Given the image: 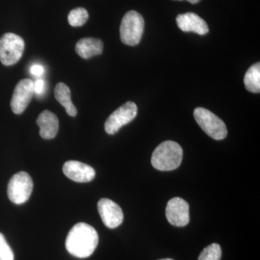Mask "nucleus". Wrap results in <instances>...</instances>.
Here are the masks:
<instances>
[{
    "label": "nucleus",
    "instance_id": "obj_21",
    "mask_svg": "<svg viewBox=\"0 0 260 260\" xmlns=\"http://www.w3.org/2000/svg\"><path fill=\"white\" fill-rule=\"evenodd\" d=\"M30 72L32 75L41 76V75L44 74V66L38 64L32 65V66L30 67Z\"/></svg>",
    "mask_w": 260,
    "mask_h": 260
},
{
    "label": "nucleus",
    "instance_id": "obj_9",
    "mask_svg": "<svg viewBox=\"0 0 260 260\" xmlns=\"http://www.w3.org/2000/svg\"><path fill=\"white\" fill-rule=\"evenodd\" d=\"M166 215L174 226L184 227L189 223V204L180 198H174L168 203Z\"/></svg>",
    "mask_w": 260,
    "mask_h": 260
},
{
    "label": "nucleus",
    "instance_id": "obj_22",
    "mask_svg": "<svg viewBox=\"0 0 260 260\" xmlns=\"http://www.w3.org/2000/svg\"><path fill=\"white\" fill-rule=\"evenodd\" d=\"M179 1H183V0H179ZM186 1L189 2L191 4H197V3H200L201 0H186Z\"/></svg>",
    "mask_w": 260,
    "mask_h": 260
},
{
    "label": "nucleus",
    "instance_id": "obj_3",
    "mask_svg": "<svg viewBox=\"0 0 260 260\" xmlns=\"http://www.w3.org/2000/svg\"><path fill=\"white\" fill-rule=\"evenodd\" d=\"M144 27V19L139 13L135 10L127 12L121 20V42L128 46L138 45L143 37Z\"/></svg>",
    "mask_w": 260,
    "mask_h": 260
},
{
    "label": "nucleus",
    "instance_id": "obj_11",
    "mask_svg": "<svg viewBox=\"0 0 260 260\" xmlns=\"http://www.w3.org/2000/svg\"><path fill=\"white\" fill-rule=\"evenodd\" d=\"M62 169L67 177L76 182H89L95 177V172L93 168L88 164L77 160H68L65 162Z\"/></svg>",
    "mask_w": 260,
    "mask_h": 260
},
{
    "label": "nucleus",
    "instance_id": "obj_13",
    "mask_svg": "<svg viewBox=\"0 0 260 260\" xmlns=\"http://www.w3.org/2000/svg\"><path fill=\"white\" fill-rule=\"evenodd\" d=\"M37 123L40 128L39 134L43 139H54L59 131V120L54 113L45 110L39 114Z\"/></svg>",
    "mask_w": 260,
    "mask_h": 260
},
{
    "label": "nucleus",
    "instance_id": "obj_1",
    "mask_svg": "<svg viewBox=\"0 0 260 260\" xmlns=\"http://www.w3.org/2000/svg\"><path fill=\"white\" fill-rule=\"evenodd\" d=\"M99 244L95 229L85 223L75 224L67 237L65 246L71 255L87 258L91 255Z\"/></svg>",
    "mask_w": 260,
    "mask_h": 260
},
{
    "label": "nucleus",
    "instance_id": "obj_5",
    "mask_svg": "<svg viewBox=\"0 0 260 260\" xmlns=\"http://www.w3.org/2000/svg\"><path fill=\"white\" fill-rule=\"evenodd\" d=\"M25 42L23 38L7 32L0 38V61L5 66L16 64L23 56Z\"/></svg>",
    "mask_w": 260,
    "mask_h": 260
},
{
    "label": "nucleus",
    "instance_id": "obj_18",
    "mask_svg": "<svg viewBox=\"0 0 260 260\" xmlns=\"http://www.w3.org/2000/svg\"><path fill=\"white\" fill-rule=\"evenodd\" d=\"M221 255L220 246L216 243H214L203 249L200 253L198 260H220Z\"/></svg>",
    "mask_w": 260,
    "mask_h": 260
},
{
    "label": "nucleus",
    "instance_id": "obj_19",
    "mask_svg": "<svg viewBox=\"0 0 260 260\" xmlns=\"http://www.w3.org/2000/svg\"><path fill=\"white\" fill-rule=\"evenodd\" d=\"M14 253L2 233H0V260H14Z\"/></svg>",
    "mask_w": 260,
    "mask_h": 260
},
{
    "label": "nucleus",
    "instance_id": "obj_7",
    "mask_svg": "<svg viewBox=\"0 0 260 260\" xmlns=\"http://www.w3.org/2000/svg\"><path fill=\"white\" fill-rule=\"evenodd\" d=\"M138 107L135 103L126 102L109 116L105 122V131L109 135H114L122 127L129 124L136 117Z\"/></svg>",
    "mask_w": 260,
    "mask_h": 260
},
{
    "label": "nucleus",
    "instance_id": "obj_20",
    "mask_svg": "<svg viewBox=\"0 0 260 260\" xmlns=\"http://www.w3.org/2000/svg\"><path fill=\"white\" fill-rule=\"evenodd\" d=\"M34 94L38 96H42L43 94L45 93L46 90V82L43 79L37 80V81L34 82Z\"/></svg>",
    "mask_w": 260,
    "mask_h": 260
},
{
    "label": "nucleus",
    "instance_id": "obj_14",
    "mask_svg": "<svg viewBox=\"0 0 260 260\" xmlns=\"http://www.w3.org/2000/svg\"><path fill=\"white\" fill-rule=\"evenodd\" d=\"M104 49V44L100 39L84 38L77 43L75 51L83 59H88L93 56L100 55Z\"/></svg>",
    "mask_w": 260,
    "mask_h": 260
},
{
    "label": "nucleus",
    "instance_id": "obj_17",
    "mask_svg": "<svg viewBox=\"0 0 260 260\" xmlns=\"http://www.w3.org/2000/svg\"><path fill=\"white\" fill-rule=\"evenodd\" d=\"M88 17V11L85 8H75L68 15V22L72 26L80 27L86 23Z\"/></svg>",
    "mask_w": 260,
    "mask_h": 260
},
{
    "label": "nucleus",
    "instance_id": "obj_12",
    "mask_svg": "<svg viewBox=\"0 0 260 260\" xmlns=\"http://www.w3.org/2000/svg\"><path fill=\"white\" fill-rule=\"evenodd\" d=\"M178 27L184 32H194L203 36L209 32L206 22L194 13H186L177 17Z\"/></svg>",
    "mask_w": 260,
    "mask_h": 260
},
{
    "label": "nucleus",
    "instance_id": "obj_23",
    "mask_svg": "<svg viewBox=\"0 0 260 260\" xmlns=\"http://www.w3.org/2000/svg\"><path fill=\"white\" fill-rule=\"evenodd\" d=\"M159 260H174L172 259H159Z\"/></svg>",
    "mask_w": 260,
    "mask_h": 260
},
{
    "label": "nucleus",
    "instance_id": "obj_10",
    "mask_svg": "<svg viewBox=\"0 0 260 260\" xmlns=\"http://www.w3.org/2000/svg\"><path fill=\"white\" fill-rule=\"evenodd\" d=\"M98 210L103 223L109 229H115L122 223L124 214L119 205L107 198H102L98 203Z\"/></svg>",
    "mask_w": 260,
    "mask_h": 260
},
{
    "label": "nucleus",
    "instance_id": "obj_16",
    "mask_svg": "<svg viewBox=\"0 0 260 260\" xmlns=\"http://www.w3.org/2000/svg\"><path fill=\"white\" fill-rule=\"evenodd\" d=\"M245 88L248 91L258 93L260 91V64L255 63L246 72L244 79Z\"/></svg>",
    "mask_w": 260,
    "mask_h": 260
},
{
    "label": "nucleus",
    "instance_id": "obj_6",
    "mask_svg": "<svg viewBox=\"0 0 260 260\" xmlns=\"http://www.w3.org/2000/svg\"><path fill=\"white\" fill-rule=\"evenodd\" d=\"M32 188L34 182L28 173H17L11 178L8 184V198L14 204H23L30 198Z\"/></svg>",
    "mask_w": 260,
    "mask_h": 260
},
{
    "label": "nucleus",
    "instance_id": "obj_4",
    "mask_svg": "<svg viewBox=\"0 0 260 260\" xmlns=\"http://www.w3.org/2000/svg\"><path fill=\"white\" fill-rule=\"evenodd\" d=\"M194 116L202 129L210 138L221 140L227 136L225 123L213 112L204 108L198 107L194 109Z\"/></svg>",
    "mask_w": 260,
    "mask_h": 260
},
{
    "label": "nucleus",
    "instance_id": "obj_2",
    "mask_svg": "<svg viewBox=\"0 0 260 260\" xmlns=\"http://www.w3.org/2000/svg\"><path fill=\"white\" fill-rule=\"evenodd\" d=\"M183 159V150L174 141L167 140L160 143L154 150L151 164L157 170L168 172L177 169Z\"/></svg>",
    "mask_w": 260,
    "mask_h": 260
},
{
    "label": "nucleus",
    "instance_id": "obj_15",
    "mask_svg": "<svg viewBox=\"0 0 260 260\" xmlns=\"http://www.w3.org/2000/svg\"><path fill=\"white\" fill-rule=\"evenodd\" d=\"M54 95L57 102L64 108L68 115L75 116L78 114L76 107L71 100V91L66 84L58 83L54 89Z\"/></svg>",
    "mask_w": 260,
    "mask_h": 260
},
{
    "label": "nucleus",
    "instance_id": "obj_8",
    "mask_svg": "<svg viewBox=\"0 0 260 260\" xmlns=\"http://www.w3.org/2000/svg\"><path fill=\"white\" fill-rule=\"evenodd\" d=\"M34 95V82L30 79L20 80L15 86L10 106L15 114H20L28 107Z\"/></svg>",
    "mask_w": 260,
    "mask_h": 260
}]
</instances>
